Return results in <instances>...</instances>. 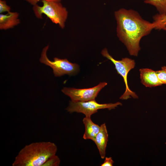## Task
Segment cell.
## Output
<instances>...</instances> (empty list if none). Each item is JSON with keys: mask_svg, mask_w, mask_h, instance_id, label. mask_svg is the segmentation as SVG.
<instances>
[{"mask_svg": "<svg viewBox=\"0 0 166 166\" xmlns=\"http://www.w3.org/2000/svg\"><path fill=\"white\" fill-rule=\"evenodd\" d=\"M114 15L118 38L131 55L137 56L140 50V41L154 29L153 23L144 20L132 9L121 8L116 11Z\"/></svg>", "mask_w": 166, "mask_h": 166, "instance_id": "1", "label": "cell"}, {"mask_svg": "<svg viewBox=\"0 0 166 166\" xmlns=\"http://www.w3.org/2000/svg\"><path fill=\"white\" fill-rule=\"evenodd\" d=\"M57 147L50 141L34 142L25 145L19 152L13 166H42L51 157L56 155Z\"/></svg>", "mask_w": 166, "mask_h": 166, "instance_id": "2", "label": "cell"}, {"mask_svg": "<svg viewBox=\"0 0 166 166\" xmlns=\"http://www.w3.org/2000/svg\"><path fill=\"white\" fill-rule=\"evenodd\" d=\"M43 5L37 4L33 6V9L35 16L42 19V14H44L53 23L58 24L61 28L65 26L68 12L60 2L42 0Z\"/></svg>", "mask_w": 166, "mask_h": 166, "instance_id": "3", "label": "cell"}, {"mask_svg": "<svg viewBox=\"0 0 166 166\" xmlns=\"http://www.w3.org/2000/svg\"><path fill=\"white\" fill-rule=\"evenodd\" d=\"M101 53L103 57L110 60L113 63L118 73L123 79L125 85V90L120 99L127 100L131 97L134 98H138V96L136 93L130 89L127 81L128 72L135 67V61L127 57L122 58L121 60H116L109 54L106 48H104L102 50Z\"/></svg>", "mask_w": 166, "mask_h": 166, "instance_id": "4", "label": "cell"}, {"mask_svg": "<svg viewBox=\"0 0 166 166\" xmlns=\"http://www.w3.org/2000/svg\"><path fill=\"white\" fill-rule=\"evenodd\" d=\"M49 48L47 45L43 49L40 59L42 63L50 67L53 69L55 76L60 77L67 74L72 75L79 70V65L69 62L67 59H61L55 57L53 61L49 60L47 56V51Z\"/></svg>", "mask_w": 166, "mask_h": 166, "instance_id": "5", "label": "cell"}, {"mask_svg": "<svg viewBox=\"0 0 166 166\" xmlns=\"http://www.w3.org/2000/svg\"><path fill=\"white\" fill-rule=\"evenodd\" d=\"M122 105L119 102L114 103L99 104L95 100L86 101H71L66 110L70 113L73 112L82 113L85 117H91L93 114L97 113L99 109H107L110 110Z\"/></svg>", "mask_w": 166, "mask_h": 166, "instance_id": "6", "label": "cell"}, {"mask_svg": "<svg viewBox=\"0 0 166 166\" xmlns=\"http://www.w3.org/2000/svg\"><path fill=\"white\" fill-rule=\"evenodd\" d=\"M107 85L106 82H100L97 86L87 89L64 88L62 92L69 96L73 101H86L95 100L99 92Z\"/></svg>", "mask_w": 166, "mask_h": 166, "instance_id": "7", "label": "cell"}, {"mask_svg": "<svg viewBox=\"0 0 166 166\" xmlns=\"http://www.w3.org/2000/svg\"><path fill=\"white\" fill-rule=\"evenodd\" d=\"M141 83L146 87H152L162 84L159 79L156 71L148 68L139 69Z\"/></svg>", "mask_w": 166, "mask_h": 166, "instance_id": "8", "label": "cell"}, {"mask_svg": "<svg viewBox=\"0 0 166 166\" xmlns=\"http://www.w3.org/2000/svg\"><path fill=\"white\" fill-rule=\"evenodd\" d=\"M108 134L105 124L100 125V131L97 135L94 141L102 159L105 158L106 149L108 141Z\"/></svg>", "mask_w": 166, "mask_h": 166, "instance_id": "9", "label": "cell"}, {"mask_svg": "<svg viewBox=\"0 0 166 166\" xmlns=\"http://www.w3.org/2000/svg\"><path fill=\"white\" fill-rule=\"evenodd\" d=\"M19 14L17 12L10 11L6 14H0V29L6 30L13 28L20 23Z\"/></svg>", "mask_w": 166, "mask_h": 166, "instance_id": "10", "label": "cell"}, {"mask_svg": "<svg viewBox=\"0 0 166 166\" xmlns=\"http://www.w3.org/2000/svg\"><path fill=\"white\" fill-rule=\"evenodd\" d=\"M82 121L85 127L83 138L85 140H91L94 141L100 131V125L94 123L91 117H85L83 119Z\"/></svg>", "mask_w": 166, "mask_h": 166, "instance_id": "11", "label": "cell"}, {"mask_svg": "<svg viewBox=\"0 0 166 166\" xmlns=\"http://www.w3.org/2000/svg\"><path fill=\"white\" fill-rule=\"evenodd\" d=\"M144 2L155 7L159 14L166 15V0H145Z\"/></svg>", "mask_w": 166, "mask_h": 166, "instance_id": "12", "label": "cell"}, {"mask_svg": "<svg viewBox=\"0 0 166 166\" xmlns=\"http://www.w3.org/2000/svg\"><path fill=\"white\" fill-rule=\"evenodd\" d=\"M154 29L163 30L166 26V15L156 14L153 17Z\"/></svg>", "mask_w": 166, "mask_h": 166, "instance_id": "13", "label": "cell"}, {"mask_svg": "<svg viewBox=\"0 0 166 166\" xmlns=\"http://www.w3.org/2000/svg\"><path fill=\"white\" fill-rule=\"evenodd\" d=\"M60 162L59 158L55 155L50 157L42 166H59Z\"/></svg>", "mask_w": 166, "mask_h": 166, "instance_id": "14", "label": "cell"}, {"mask_svg": "<svg viewBox=\"0 0 166 166\" xmlns=\"http://www.w3.org/2000/svg\"><path fill=\"white\" fill-rule=\"evenodd\" d=\"M156 72L159 79L162 84H166V66L162 67L160 70L156 71Z\"/></svg>", "mask_w": 166, "mask_h": 166, "instance_id": "15", "label": "cell"}, {"mask_svg": "<svg viewBox=\"0 0 166 166\" xmlns=\"http://www.w3.org/2000/svg\"><path fill=\"white\" fill-rule=\"evenodd\" d=\"M11 8L7 5L6 2L5 0H0V13L10 11Z\"/></svg>", "mask_w": 166, "mask_h": 166, "instance_id": "16", "label": "cell"}, {"mask_svg": "<svg viewBox=\"0 0 166 166\" xmlns=\"http://www.w3.org/2000/svg\"><path fill=\"white\" fill-rule=\"evenodd\" d=\"M114 161L111 157H105L104 162L101 164V166H112Z\"/></svg>", "mask_w": 166, "mask_h": 166, "instance_id": "17", "label": "cell"}, {"mask_svg": "<svg viewBox=\"0 0 166 166\" xmlns=\"http://www.w3.org/2000/svg\"><path fill=\"white\" fill-rule=\"evenodd\" d=\"M34 6L37 4V3L40 0H46L50 1H55L57 2H60L61 0H25Z\"/></svg>", "mask_w": 166, "mask_h": 166, "instance_id": "18", "label": "cell"}, {"mask_svg": "<svg viewBox=\"0 0 166 166\" xmlns=\"http://www.w3.org/2000/svg\"><path fill=\"white\" fill-rule=\"evenodd\" d=\"M163 30L166 31V26L164 28Z\"/></svg>", "mask_w": 166, "mask_h": 166, "instance_id": "19", "label": "cell"}]
</instances>
